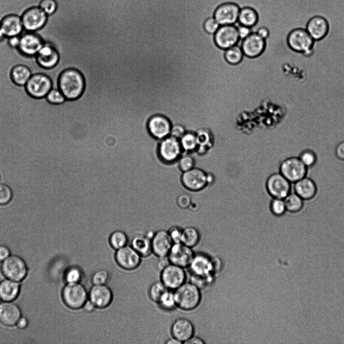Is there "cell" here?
<instances>
[{"mask_svg":"<svg viewBox=\"0 0 344 344\" xmlns=\"http://www.w3.org/2000/svg\"><path fill=\"white\" fill-rule=\"evenodd\" d=\"M59 89L66 99L74 100L82 94L85 82L81 74L77 70L69 68L65 70L60 76Z\"/></svg>","mask_w":344,"mask_h":344,"instance_id":"6da1fadb","label":"cell"},{"mask_svg":"<svg viewBox=\"0 0 344 344\" xmlns=\"http://www.w3.org/2000/svg\"><path fill=\"white\" fill-rule=\"evenodd\" d=\"M174 294L177 307L183 310H192L201 302L200 289L191 282H185L175 290Z\"/></svg>","mask_w":344,"mask_h":344,"instance_id":"7a4b0ae2","label":"cell"},{"mask_svg":"<svg viewBox=\"0 0 344 344\" xmlns=\"http://www.w3.org/2000/svg\"><path fill=\"white\" fill-rule=\"evenodd\" d=\"M286 42L292 50L307 56L312 54L315 43L307 30L303 28L292 30L286 36Z\"/></svg>","mask_w":344,"mask_h":344,"instance_id":"3957f363","label":"cell"},{"mask_svg":"<svg viewBox=\"0 0 344 344\" xmlns=\"http://www.w3.org/2000/svg\"><path fill=\"white\" fill-rule=\"evenodd\" d=\"M62 297L69 307L78 309L83 307L88 299V293L80 283H67L63 290Z\"/></svg>","mask_w":344,"mask_h":344,"instance_id":"277c9868","label":"cell"},{"mask_svg":"<svg viewBox=\"0 0 344 344\" xmlns=\"http://www.w3.org/2000/svg\"><path fill=\"white\" fill-rule=\"evenodd\" d=\"M308 170L299 157L295 156L284 159L279 166V172L292 184L307 176Z\"/></svg>","mask_w":344,"mask_h":344,"instance_id":"5b68a950","label":"cell"},{"mask_svg":"<svg viewBox=\"0 0 344 344\" xmlns=\"http://www.w3.org/2000/svg\"><path fill=\"white\" fill-rule=\"evenodd\" d=\"M1 269L5 277L17 282L23 280L27 273L25 262L17 255H10L3 261Z\"/></svg>","mask_w":344,"mask_h":344,"instance_id":"8992f818","label":"cell"},{"mask_svg":"<svg viewBox=\"0 0 344 344\" xmlns=\"http://www.w3.org/2000/svg\"><path fill=\"white\" fill-rule=\"evenodd\" d=\"M266 188L272 198L284 199L292 192V183L281 173L275 172L267 178Z\"/></svg>","mask_w":344,"mask_h":344,"instance_id":"52a82bcc","label":"cell"},{"mask_svg":"<svg viewBox=\"0 0 344 344\" xmlns=\"http://www.w3.org/2000/svg\"><path fill=\"white\" fill-rule=\"evenodd\" d=\"M181 180L183 186L192 191L201 190L209 185L208 173L195 167L183 172Z\"/></svg>","mask_w":344,"mask_h":344,"instance_id":"ba28073f","label":"cell"},{"mask_svg":"<svg viewBox=\"0 0 344 344\" xmlns=\"http://www.w3.org/2000/svg\"><path fill=\"white\" fill-rule=\"evenodd\" d=\"M25 88L31 96L36 98H43L52 88V82L47 76L43 74H32L25 85Z\"/></svg>","mask_w":344,"mask_h":344,"instance_id":"9c48e42d","label":"cell"},{"mask_svg":"<svg viewBox=\"0 0 344 344\" xmlns=\"http://www.w3.org/2000/svg\"><path fill=\"white\" fill-rule=\"evenodd\" d=\"M161 271V281L168 289L175 290L185 282L183 267L170 263Z\"/></svg>","mask_w":344,"mask_h":344,"instance_id":"30bf717a","label":"cell"},{"mask_svg":"<svg viewBox=\"0 0 344 344\" xmlns=\"http://www.w3.org/2000/svg\"><path fill=\"white\" fill-rule=\"evenodd\" d=\"M47 16L39 7H32L27 10L21 17L24 30L36 32L42 29L47 23Z\"/></svg>","mask_w":344,"mask_h":344,"instance_id":"8fae6325","label":"cell"},{"mask_svg":"<svg viewBox=\"0 0 344 344\" xmlns=\"http://www.w3.org/2000/svg\"><path fill=\"white\" fill-rule=\"evenodd\" d=\"M182 151L180 140L170 135L161 140L159 145V156L167 163L178 160Z\"/></svg>","mask_w":344,"mask_h":344,"instance_id":"7c38bea8","label":"cell"},{"mask_svg":"<svg viewBox=\"0 0 344 344\" xmlns=\"http://www.w3.org/2000/svg\"><path fill=\"white\" fill-rule=\"evenodd\" d=\"M194 255L192 248L182 243H175L167 256L170 263L185 268L189 267Z\"/></svg>","mask_w":344,"mask_h":344,"instance_id":"4fadbf2b","label":"cell"},{"mask_svg":"<svg viewBox=\"0 0 344 344\" xmlns=\"http://www.w3.org/2000/svg\"><path fill=\"white\" fill-rule=\"evenodd\" d=\"M141 255L132 246L126 245L117 250L115 258L123 268L132 270L137 268L141 260Z\"/></svg>","mask_w":344,"mask_h":344,"instance_id":"5bb4252c","label":"cell"},{"mask_svg":"<svg viewBox=\"0 0 344 344\" xmlns=\"http://www.w3.org/2000/svg\"><path fill=\"white\" fill-rule=\"evenodd\" d=\"M214 36L216 45L224 49L236 45L240 40L237 28L235 25L220 26Z\"/></svg>","mask_w":344,"mask_h":344,"instance_id":"9a60e30c","label":"cell"},{"mask_svg":"<svg viewBox=\"0 0 344 344\" xmlns=\"http://www.w3.org/2000/svg\"><path fill=\"white\" fill-rule=\"evenodd\" d=\"M44 42L34 32L22 33L20 35L18 49L23 54L28 56H35L43 46Z\"/></svg>","mask_w":344,"mask_h":344,"instance_id":"2e32d148","label":"cell"},{"mask_svg":"<svg viewBox=\"0 0 344 344\" xmlns=\"http://www.w3.org/2000/svg\"><path fill=\"white\" fill-rule=\"evenodd\" d=\"M171 126L167 118L161 115H155L149 119L147 128L152 137L161 140L170 135Z\"/></svg>","mask_w":344,"mask_h":344,"instance_id":"e0dca14e","label":"cell"},{"mask_svg":"<svg viewBox=\"0 0 344 344\" xmlns=\"http://www.w3.org/2000/svg\"><path fill=\"white\" fill-rule=\"evenodd\" d=\"M113 295L111 289L104 285H93L88 292V299L96 308H104L111 303Z\"/></svg>","mask_w":344,"mask_h":344,"instance_id":"ac0fdd59","label":"cell"},{"mask_svg":"<svg viewBox=\"0 0 344 344\" xmlns=\"http://www.w3.org/2000/svg\"><path fill=\"white\" fill-rule=\"evenodd\" d=\"M240 7L236 4L221 5L215 10L214 18L220 25H234L238 22Z\"/></svg>","mask_w":344,"mask_h":344,"instance_id":"d6986e66","label":"cell"},{"mask_svg":"<svg viewBox=\"0 0 344 344\" xmlns=\"http://www.w3.org/2000/svg\"><path fill=\"white\" fill-rule=\"evenodd\" d=\"M173 243L168 231H158L151 239L152 252L160 258L166 257Z\"/></svg>","mask_w":344,"mask_h":344,"instance_id":"ffe728a7","label":"cell"},{"mask_svg":"<svg viewBox=\"0 0 344 344\" xmlns=\"http://www.w3.org/2000/svg\"><path fill=\"white\" fill-rule=\"evenodd\" d=\"M265 45L264 39L257 33H251L248 37L242 40L241 48L244 55L254 57L262 53Z\"/></svg>","mask_w":344,"mask_h":344,"instance_id":"44dd1931","label":"cell"},{"mask_svg":"<svg viewBox=\"0 0 344 344\" xmlns=\"http://www.w3.org/2000/svg\"><path fill=\"white\" fill-rule=\"evenodd\" d=\"M171 333L173 337L185 343L194 335V327L193 323L188 319L180 318L173 323Z\"/></svg>","mask_w":344,"mask_h":344,"instance_id":"7402d4cb","label":"cell"},{"mask_svg":"<svg viewBox=\"0 0 344 344\" xmlns=\"http://www.w3.org/2000/svg\"><path fill=\"white\" fill-rule=\"evenodd\" d=\"M292 190L306 201L311 200L316 196L318 188L315 182L306 176L293 183Z\"/></svg>","mask_w":344,"mask_h":344,"instance_id":"603a6c76","label":"cell"},{"mask_svg":"<svg viewBox=\"0 0 344 344\" xmlns=\"http://www.w3.org/2000/svg\"><path fill=\"white\" fill-rule=\"evenodd\" d=\"M306 30L315 42L323 40L327 35L329 26L324 18L315 16L308 21Z\"/></svg>","mask_w":344,"mask_h":344,"instance_id":"cb8c5ba5","label":"cell"},{"mask_svg":"<svg viewBox=\"0 0 344 344\" xmlns=\"http://www.w3.org/2000/svg\"><path fill=\"white\" fill-rule=\"evenodd\" d=\"M21 316L19 307L12 301H4L0 303V322L4 325H14Z\"/></svg>","mask_w":344,"mask_h":344,"instance_id":"d4e9b609","label":"cell"},{"mask_svg":"<svg viewBox=\"0 0 344 344\" xmlns=\"http://www.w3.org/2000/svg\"><path fill=\"white\" fill-rule=\"evenodd\" d=\"M37 63L44 68H51L56 65L59 55L55 48L50 43H44L35 55Z\"/></svg>","mask_w":344,"mask_h":344,"instance_id":"484cf974","label":"cell"},{"mask_svg":"<svg viewBox=\"0 0 344 344\" xmlns=\"http://www.w3.org/2000/svg\"><path fill=\"white\" fill-rule=\"evenodd\" d=\"M193 274L213 275L212 258L203 253L195 254L189 266Z\"/></svg>","mask_w":344,"mask_h":344,"instance_id":"4316f807","label":"cell"},{"mask_svg":"<svg viewBox=\"0 0 344 344\" xmlns=\"http://www.w3.org/2000/svg\"><path fill=\"white\" fill-rule=\"evenodd\" d=\"M0 27L6 37L21 35L24 30L21 17L14 14L4 17L0 22Z\"/></svg>","mask_w":344,"mask_h":344,"instance_id":"83f0119b","label":"cell"},{"mask_svg":"<svg viewBox=\"0 0 344 344\" xmlns=\"http://www.w3.org/2000/svg\"><path fill=\"white\" fill-rule=\"evenodd\" d=\"M20 290L18 282L7 279L0 283V298L4 301H12L16 299Z\"/></svg>","mask_w":344,"mask_h":344,"instance_id":"f1b7e54d","label":"cell"},{"mask_svg":"<svg viewBox=\"0 0 344 344\" xmlns=\"http://www.w3.org/2000/svg\"><path fill=\"white\" fill-rule=\"evenodd\" d=\"M131 246L142 257L147 256L152 252L151 239L146 235L135 236L132 240Z\"/></svg>","mask_w":344,"mask_h":344,"instance_id":"f546056e","label":"cell"},{"mask_svg":"<svg viewBox=\"0 0 344 344\" xmlns=\"http://www.w3.org/2000/svg\"><path fill=\"white\" fill-rule=\"evenodd\" d=\"M11 78L18 85L25 86L32 76L30 69L24 65H17L11 71Z\"/></svg>","mask_w":344,"mask_h":344,"instance_id":"4dcf8cb0","label":"cell"},{"mask_svg":"<svg viewBox=\"0 0 344 344\" xmlns=\"http://www.w3.org/2000/svg\"><path fill=\"white\" fill-rule=\"evenodd\" d=\"M286 212L295 214L301 211L304 207V201L294 191L289 193L284 199Z\"/></svg>","mask_w":344,"mask_h":344,"instance_id":"1f68e13d","label":"cell"},{"mask_svg":"<svg viewBox=\"0 0 344 344\" xmlns=\"http://www.w3.org/2000/svg\"><path fill=\"white\" fill-rule=\"evenodd\" d=\"M258 20V15L253 9L245 7L240 9L238 22L241 25L252 27Z\"/></svg>","mask_w":344,"mask_h":344,"instance_id":"d6a6232c","label":"cell"},{"mask_svg":"<svg viewBox=\"0 0 344 344\" xmlns=\"http://www.w3.org/2000/svg\"><path fill=\"white\" fill-rule=\"evenodd\" d=\"M200 235L199 231L195 227L189 226L183 229L181 243L192 248L199 242Z\"/></svg>","mask_w":344,"mask_h":344,"instance_id":"836d02e7","label":"cell"},{"mask_svg":"<svg viewBox=\"0 0 344 344\" xmlns=\"http://www.w3.org/2000/svg\"><path fill=\"white\" fill-rule=\"evenodd\" d=\"M242 40H239L238 43L225 51V58L226 61L233 64L239 63L242 59L244 53L241 48Z\"/></svg>","mask_w":344,"mask_h":344,"instance_id":"e575fe53","label":"cell"},{"mask_svg":"<svg viewBox=\"0 0 344 344\" xmlns=\"http://www.w3.org/2000/svg\"><path fill=\"white\" fill-rule=\"evenodd\" d=\"M195 133L198 143L197 150L202 153V150L205 151L210 146L214 136L211 132L207 129H198Z\"/></svg>","mask_w":344,"mask_h":344,"instance_id":"d590c367","label":"cell"},{"mask_svg":"<svg viewBox=\"0 0 344 344\" xmlns=\"http://www.w3.org/2000/svg\"><path fill=\"white\" fill-rule=\"evenodd\" d=\"M180 142L183 151L192 152L198 148L196 135L194 132L186 131L180 139Z\"/></svg>","mask_w":344,"mask_h":344,"instance_id":"8d00e7d4","label":"cell"},{"mask_svg":"<svg viewBox=\"0 0 344 344\" xmlns=\"http://www.w3.org/2000/svg\"><path fill=\"white\" fill-rule=\"evenodd\" d=\"M157 303L163 309L171 310L177 307L174 292L167 289L159 298Z\"/></svg>","mask_w":344,"mask_h":344,"instance_id":"74e56055","label":"cell"},{"mask_svg":"<svg viewBox=\"0 0 344 344\" xmlns=\"http://www.w3.org/2000/svg\"><path fill=\"white\" fill-rule=\"evenodd\" d=\"M298 157L308 169L314 167L317 162V155L316 152L312 149L303 150Z\"/></svg>","mask_w":344,"mask_h":344,"instance_id":"f35d334b","label":"cell"},{"mask_svg":"<svg viewBox=\"0 0 344 344\" xmlns=\"http://www.w3.org/2000/svg\"><path fill=\"white\" fill-rule=\"evenodd\" d=\"M128 240V237L126 233L120 230L113 232L109 237L110 245L116 250L127 245Z\"/></svg>","mask_w":344,"mask_h":344,"instance_id":"ab89813d","label":"cell"},{"mask_svg":"<svg viewBox=\"0 0 344 344\" xmlns=\"http://www.w3.org/2000/svg\"><path fill=\"white\" fill-rule=\"evenodd\" d=\"M269 208L271 213L276 217L282 216L286 212L284 201L282 198H272Z\"/></svg>","mask_w":344,"mask_h":344,"instance_id":"60d3db41","label":"cell"},{"mask_svg":"<svg viewBox=\"0 0 344 344\" xmlns=\"http://www.w3.org/2000/svg\"><path fill=\"white\" fill-rule=\"evenodd\" d=\"M167 289L161 281L156 282L149 288V297L153 301L157 303L161 295Z\"/></svg>","mask_w":344,"mask_h":344,"instance_id":"b9f144b4","label":"cell"},{"mask_svg":"<svg viewBox=\"0 0 344 344\" xmlns=\"http://www.w3.org/2000/svg\"><path fill=\"white\" fill-rule=\"evenodd\" d=\"M82 271L78 267H70L66 271L65 279L67 283H80L82 278Z\"/></svg>","mask_w":344,"mask_h":344,"instance_id":"7bdbcfd3","label":"cell"},{"mask_svg":"<svg viewBox=\"0 0 344 344\" xmlns=\"http://www.w3.org/2000/svg\"><path fill=\"white\" fill-rule=\"evenodd\" d=\"M179 167L183 172L187 171L195 167V161L191 155H181L178 159Z\"/></svg>","mask_w":344,"mask_h":344,"instance_id":"ee69618b","label":"cell"},{"mask_svg":"<svg viewBox=\"0 0 344 344\" xmlns=\"http://www.w3.org/2000/svg\"><path fill=\"white\" fill-rule=\"evenodd\" d=\"M46 98L49 103L54 104L62 103L66 100L60 90L54 88H52L49 91Z\"/></svg>","mask_w":344,"mask_h":344,"instance_id":"f6af8a7d","label":"cell"},{"mask_svg":"<svg viewBox=\"0 0 344 344\" xmlns=\"http://www.w3.org/2000/svg\"><path fill=\"white\" fill-rule=\"evenodd\" d=\"M13 192L11 188L5 184H0V205L8 204L12 199Z\"/></svg>","mask_w":344,"mask_h":344,"instance_id":"bcb514c9","label":"cell"},{"mask_svg":"<svg viewBox=\"0 0 344 344\" xmlns=\"http://www.w3.org/2000/svg\"><path fill=\"white\" fill-rule=\"evenodd\" d=\"M108 272L104 269H100L95 271L92 277L93 285H104L109 280Z\"/></svg>","mask_w":344,"mask_h":344,"instance_id":"7dc6e473","label":"cell"},{"mask_svg":"<svg viewBox=\"0 0 344 344\" xmlns=\"http://www.w3.org/2000/svg\"><path fill=\"white\" fill-rule=\"evenodd\" d=\"M47 15L53 14L56 10L57 4L54 0H42L39 7Z\"/></svg>","mask_w":344,"mask_h":344,"instance_id":"c3c4849f","label":"cell"},{"mask_svg":"<svg viewBox=\"0 0 344 344\" xmlns=\"http://www.w3.org/2000/svg\"><path fill=\"white\" fill-rule=\"evenodd\" d=\"M220 25L214 17L207 19L204 24L205 30L209 34H214Z\"/></svg>","mask_w":344,"mask_h":344,"instance_id":"681fc988","label":"cell"},{"mask_svg":"<svg viewBox=\"0 0 344 344\" xmlns=\"http://www.w3.org/2000/svg\"><path fill=\"white\" fill-rule=\"evenodd\" d=\"M183 229L178 226L170 228L168 231L174 243H181Z\"/></svg>","mask_w":344,"mask_h":344,"instance_id":"f907efd6","label":"cell"},{"mask_svg":"<svg viewBox=\"0 0 344 344\" xmlns=\"http://www.w3.org/2000/svg\"><path fill=\"white\" fill-rule=\"evenodd\" d=\"M234 25L237 28L240 40L244 39L252 33L251 27L241 25L238 22Z\"/></svg>","mask_w":344,"mask_h":344,"instance_id":"816d5d0a","label":"cell"},{"mask_svg":"<svg viewBox=\"0 0 344 344\" xmlns=\"http://www.w3.org/2000/svg\"><path fill=\"white\" fill-rule=\"evenodd\" d=\"M186 132V129L183 125L175 124L171 126L169 135L180 140Z\"/></svg>","mask_w":344,"mask_h":344,"instance_id":"f5cc1de1","label":"cell"},{"mask_svg":"<svg viewBox=\"0 0 344 344\" xmlns=\"http://www.w3.org/2000/svg\"><path fill=\"white\" fill-rule=\"evenodd\" d=\"M177 204L182 209H186L190 207L192 201L191 197L186 194L179 195L177 200Z\"/></svg>","mask_w":344,"mask_h":344,"instance_id":"db71d44e","label":"cell"},{"mask_svg":"<svg viewBox=\"0 0 344 344\" xmlns=\"http://www.w3.org/2000/svg\"><path fill=\"white\" fill-rule=\"evenodd\" d=\"M334 155L338 160L344 161V141L337 144L334 149Z\"/></svg>","mask_w":344,"mask_h":344,"instance_id":"11a10c76","label":"cell"},{"mask_svg":"<svg viewBox=\"0 0 344 344\" xmlns=\"http://www.w3.org/2000/svg\"><path fill=\"white\" fill-rule=\"evenodd\" d=\"M20 41V35L8 37V42L10 46L13 48H18Z\"/></svg>","mask_w":344,"mask_h":344,"instance_id":"9f6ffc18","label":"cell"},{"mask_svg":"<svg viewBox=\"0 0 344 344\" xmlns=\"http://www.w3.org/2000/svg\"><path fill=\"white\" fill-rule=\"evenodd\" d=\"M10 254L9 249L6 246L0 245V261H4L8 258Z\"/></svg>","mask_w":344,"mask_h":344,"instance_id":"6f0895ef","label":"cell"},{"mask_svg":"<svg viewBox=\"0 0 344 344\" xmlns=\"http://www.w3.org/2000/svg\"><path fill=\"white\" fill-rule=\"evenodd\" d=\"M186 344H203L205 342L199 337L193 336L185 342Z\"/></svg>","mask_w":344,"mask_h":344,"instance_id":"680465c9","label":"cell"},{"mask_svg":"<svg viewBox=\"0 0 344 344\" xmlns=\"http://www.w3.org/2000/svg\"><path fill=\"white\" fill-rule=\"evenodd\" d=\"M256 33L262 38L265 39L267 38L269 34L268 30L265 27H260L259 28Z\"/></svg>","mask_w":344,"mask_h":344,"instance_id":"91938a15","label":"cell"},{"mask_svg":"<svg viewBox=\"0 0 344 344\" xmlns=\"http://www.w3.org/2000/svg\"><path fill=\"white\" fill-rule=\"evenodd\" d=\"M165 257H160V259L157 263L158 267L161 270L170 263L168 258Z\"/></svg>","mask_w":344,"mask_h":344,"instance_id":"94428289","label":"cell"},{"mask_svg":"<svg viewBox=\"0 0 344 344\" xmlns=\"http://www.w3.org/2000/svg\"><path fill=\"white\" fill-rule=\"evenodd\" d=\"M28 324V321L26 317L22 316L19 319L16 323L17 326L21 329L26 328Z\"/></svg>","mask_w":344,"mask_h":344,"instance_id":"6125c7cd","label":"cell"},{"mask_svg":"<svg viewBox=\"0 0 344 344\" xmlns=\"http://www.w3.org/2000/svg\"><path fill=\"white\" fill-rule=\"evenodd\" d=\"M83 307L84 308V309L89 312H92L96 308L95 306L89 299L86 302Z\"/></svg>","mask_w":344,"mask_h":344,"instance_id":"be15d7a7","label":"cell"},{"mask_svg":"<svg viewBox=\"0 0 344 344\" xmlns=\"http://www.w3.org/2000/svg\"><path fill=\"white\" fill-rule=\"evenodd\" d=\"M166 343L167 344H181L182 343L181 342H180L179 340H177L174 337H172L171 338H170L168 339L166 342Z\"/></svg>","mask_w":344,"mask_h":344,"instance_id":"e7e4bbea","label":"cell"},{"mask_svg":"<svg viewBox=\"0 0 344 344\" xmlns=\"http://www.w3.org/2000/svg\"><path fill=\"white\" fill-rule=\"evenodd\" d=\"M6 37L4 34V33L0 27V41L4 39Z\"/></svg>","mask_w":344,"mask_h":344,"instance_id":"03108f58","label":"cell"},{"mask_svg":"<svg viewBox=\"0 0 344 344\" xmlns=\"http://www.w3.org/2000/svg\"><path fill=\"white\" fill-rule=\"evenodd\" d=\"M1 300H2V299H1V298H0V303H1Z\"/></svg>","mask_w":344,"mask_h":344,"instance_id":"003e7915","label":"cell"}]
</instances>
